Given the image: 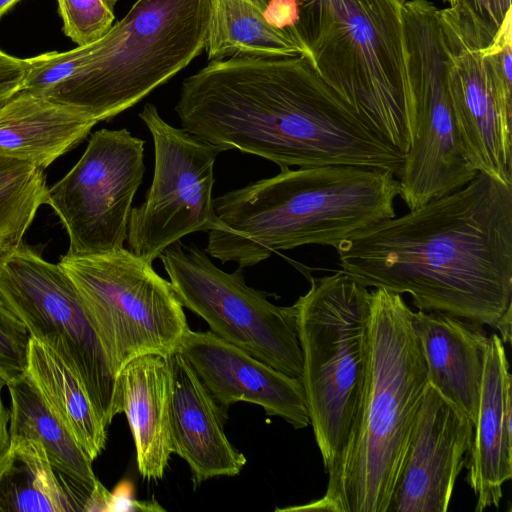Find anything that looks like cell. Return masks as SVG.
Segmentation results:
<instances>
[{
	"mask_svg": "<svg viewBox=\"0 0 512 512\" xmlns=\"http://www.w3.org/2000/svg\"><path fill=\"white\" fill-rule=\"evenodd\" d=\"M335 249L338 265L364 286L408 293L418 310L489 326L510 343L511 185L478 172L460 189Z\"/></svg>",
	"mask_w": 512,
	"mask_h": 512,
	"instance_id": "1",
	"label": "cell"
},
{
	"mask_svg": "<svg viewBox=\"0 0 512 512\" xmlns=\"http://www.w3.org/2000/svg\"><path fill=\"white\" fill-rule=\"evenodd\" d=\"M175 111L182 128L201 140L280 169L369 166L398 179L404 164L405 156L324 82L306 53L209 61L183 81Z\"/></svg>",
	"mask_w": 512,
	"mask_h": 512,
	"instance_id": "2",
	"label": "cell"
},
{
	"mask_svg": "<svg viewBox=\"0 0 512 512\" xmlns=\"http://www.w3.org/2000/svg\"><path fill=\"white\" fill-rule=\"evenodd\" d=\"M400 188L387 169L329 165L284 168L213 198L216 226L204 251L245 268L304 245L336 247L396 216Z\"/></svg>",
	"mask_w": 512,
	"mask_h": 512,
	"instance_id": "3",
	"label": "cell"
},
{
	"mask_svg": "<svg viewBox=\"0 0 512 512\" xmlns=\"http://www.w3.org/2000/svg\"><path fill=\"white\" fill-rule=\"evenodd\" d=\"M412 315L401 294L371 290L368 369L354 427L326 472L324 495L276 511H388L428 386Z\"/></svg>",
	"mask_w": 512,
	"mask_h": 512,
	"instance_id": "4",
	"label": "cell"
},
{
	"mask_svg": "<svg viewBox=\"0 0 512 512\" xmlns=\"http://www.w3.org/2000/svg\"><path fill=\"white\" fill-rule=\"evenodd\" d=\"M295 38L319 76L404 156L415 135L398 0H297Z\"/></svg>",
	"mask_w": 512,
	"mask_h": 512,
	"instance_id": "5",
	"label": "cell"
},
{
	"mask_svg": "<svg viewBox=\"0 0 512 512\" xmlns=\"http://www.w3.org/2000/svg\"><path fill=\"white\" fill-rule=\"evenodd\" d=\"M209 20L210 0H137L86 62L42 95L97 122L110 120L205 49Z\"/></svg>",
	"mask_w": 512,
	"mask_h": 512,
	"instance_id": "6",
	"label": "cell"
},
{
	"mask_svg": "<svg viewBox=\"0 0 512 512\" xmlns=\"http://www.w3.org/2000/svg\"><path fill=\"white\" fill-rule=\"evenodd\" d=\"M307 278L309 290L293 305L310 425L327 472L346 445L362 403L371 290L343 270Z\"/></svg>",
	"mask_w": 512,
	"mask_h": 512,
	"instance_id": "7",
	"label": "cell"
},
{
	"mask_svg": "<svg viewBox=\"0 0 512 512\" xmlns=\"http://www.w3.org/2000/svg\"><path fill=\"white\" fill-rule=\"evenodd\" d=\"M95 326L115 376L135 357L173 354L189 329L170 281L122 248L61 257Z\"/></svg>",
	"mask_w": 512,
	"mask_h": 512,
	"instance_id": "8",
	"label": "cell"
},
{
	"mask_svg": "<svg viewBox=\"0 0 512 512\" xmlns=\"http://www.w3.org/2000/svg\"><path fill=\"white\" fill-rule=\"evenodd\" d=\"M438 10L429 0L402 5L416 116L414 139L398 178L399 196L409 210L460 189L478 173L464 155L453 117Z\"/></svg>",
	"mask_w": 512,
	"mask_h": 512,
	"instance_id": "9",
	"label": "cell"
},
{
	"mask_svg": "<svg viewBox=\"0 0 512 512\" xmlns=\"http://www.w3.org/2000/svg\"><path fill=\"white\" fill-rule=\"evenodd\" d=\"M159 258L182 306L200 316L211 332L276 370L301 378L294 305L271 303L266 293L246 284L243 268L227 273L193 243L177 241Z\"/></svg>",
	"mask_w": 512,
	"mask_h": 512,
	"instance_id": "10",
	"label": "cell"
},
{
	"mask_svg": "<svg viewBox=\"0 0 512 512\" xmlns=\"http://www.w3.org/2000/svg\"><path fill=\"white\" fill-rule=\"evenodd\" d=\"M0 294L30 337L80 379L104 426L112 420L116 376L95 326L64 268L24 243L0 262Z\"/></svg>",
	"mask_w": 512,
	"mask_h": 512,
	"instance_id": "11",
	"label": "cell"
},
{
	"mask_svg": "<svg viewBox=\"0 0 512 512\" xmlns=\"http://www.w3.org/2000/svg\"><path fill=\"white\" fill-rule=\"evenodd\" d=\"M447 87L462 150L477 171L512 186V79L462 0L438 10Z\"/></svg>",
	"mask_w": 512,
	"mask_h": 512,
	"instance_id": "12",
	"label": "cell"
},
{
	"mask_svg": "<svg viewBox=\"0 0 512 512\" xmlns=\"http://www.w3.org/2000/svg\"><path fill=\"white\" fill-rule=\"evenodd\" d=\"M154 143V174L145 201L132 208L127 242L133 254L153 262L184 236L216 226L214 163L224 150L168 124L147 103L139 113Z\"/></svg>",
	"mask_w": 512,
	"mask_h": 512,
	"instance_id": "13",
	"label": "cell"
},
{
	"mask_svg": "<svg viewBox=\"0 0 512 512\" xmlns=\"http://www.w3.org/2000/svg\"><path fill=\"white\" fill-rule=\"evenodd\" d=\"M144 145L126 128L100 129L72 169L48 188L46 204L66 228L68 254L124 248L132 202L145 172Z\"/></svg>",
	"mask_w": 512,
	"mask_h": 512,
	"instance_id": "14",
	"label": "cell"
},
{
	"mask_svg": "<svg viewBox=\"0 0 512 512\" xmlns=\"http://www.w3.org/2000/svg\"><path fill=\"white\" fill-rule=\"evenodd\" d=\"M473 432L472 421L428 383L387 512H446Z\"/></svg>",
	"mask_w": 512,
	"mask_h": 512,
	"instance_id": "15",
	"label": "cell"
},
{
	"mask_svg": "<svg viewBox=\"0 0 512 512\" xmlns=\"http://www.w3.org/2000/svg\"><path fill=\"white\" fill-rule=\"evenodd\" d=\"M177 351L226 417L232 404L248 402L262 407L268 416L282 418L294 429L310 425L301 378L276 370L210 330L189 328Z\"/></svg>",
	"mask_w": 512,
	"mask_h": 512,
	"instance_id": "16",
	"label": "cell"
},
{
	"mask_svg": "<svg viewBox=\"0 0 512 512\" xmlns=\"http://www.w3.org/2000/svg\"><path fill=\"white\" fill-rule=\"evenodd\" d=\"M168 361L172 452L188 464L194 488L210 478L238 475L247 461L225 435L227 417L177 350Z\"/></svg>",
	"mask_w": 512,
	"mask_h": 512,
	"instance_id": "17",
	"label": "cell"
},
{
	"mask_svg": "<svg viewBox=\"0 0 512 512\" xmlns=\"http://www.w3.org/2000/svg\"><path fill=\"white\" fill-rule=\"evenodd\" d=\"M504 342L489 336L477 419L467 455V476L475 511L498 507L503 485L512 478V381Z\"/></svg>",
	"mask_w": 512,
	"mask_h": 512,
	"instance_id": "18",
	"label": "cell"
},
{
	"mask_svg": "<svg viewBox=\"0 0 512 512\" xmlns=\"http://www.w3.org/2000/svg\"><path fill=\"white\" fill-rule=\"evenodd\" d=\"M428 383L475 424L489 336L483 325L449 314L413 312Z\"/></svg>",
	"mask_w": 512,
	"mask_h": 512,
	"instance_id": "19",
	"label": "cell"
},
{
	"mask_svg": "<svg viewBox=\"0 0 512 512\" xmlns=\"http://www.w3.org/2000/svg\"><path fill=\"white\" fill-rule=\"evenodd\" d=\"M168 357L144 354L127 362L116 375L112 415L124 413L133 435L137 465L147 480H160L172 452Z\"/></svg>",
	"mask_w": 512,
	"mask_h": 512,
	"instance_id": "20",
	"label": "cell"
},
{
	"mask_svg": "<svg viewBox=\"0 0 512 512\" xmlns=\"http://www.w3.org/2000/svg\"><path fill=\"white\" fill-rule=\"evenodd\" d=\"M97 123L75 107L21 90L0 105V155L44 170L82 142Z\"/></svg>",
	"mask_w": 512,
	"mask_h": 512,
	"instance_id": "21",
	"label": "cell"
},
{
	"mask_svg": "<svg viewBox=\"0 0 512 512\" xmlns=\"http://www.w3.org/2000/svg\"><path fill=\"white\" fill-rule=\"evenodd\" d=\"M92 489L54 468L33 439L11 437L0 460V512H83Z\"/></svg>",
	"mask_w": 512,
	"mask_h": 512,
	"instance_id": "22",
	"label": "cell"
},
{
	"mask_svg": "<svg viewBox=\"0 0 512 512\" xmlns=\"http://www.w3.org/2000/svg\"><path fill=\"white\" fill-rule=\"evenodd\" d=\"M26 374L68 432L94 461L105 449L107 427L80 379L46 345L30 337Z\"/></svg>",
	"mask_w": 512,
	"mask_h": 512,
	"instance_id": "23",
	"label": "cell"
},
{
	"mask_svg": "<svg viewBox=\"0 0 512 512\" xmlns=\"http://www.w3.org/2000/svg\"><path fill=\"white\" fill-rule=\"evenodd\" d=\"M7 387L11 400V437L40 442L54 468L93 488L96 482L93 461L54 415L26 372Z\"/></svg>",
	"mask_w": 512,
	"mask_h": 512,
	"instance_id": "24",
	"label": "cell"
},
{
	"mask_svg": "<svg viewBox=\"0 0 512 512\" xmlns=\"http://www.w3.org/2000/svg\"><path fill=\"white\" fill-rule=\"evenodd\" d=\"M205 50L209 61L238 55L291 56L305 53L288 34L266 21L256 0H210Z\"/></svg>",
	"mask_w": 512,
	"mask_h": 512,
	"instance_id": "25",
	"label": "cell"
},
{
	"mask_svg": "<svg viewBox=\"0 0 512 512\" xmlns=\"http://www.w3.org/2000/svg\"><path fill=\"white\" fill-rule=\"evenodd\" d=\"M47 190L43 169L0 155V262L23 244Z\"/></svg>",
	"mask_w": 512,
	"mask_h": 512,
	"instance_id": "26",
	"label": "cell"
},
{
	"mask_svg": "<svg viewBox=\"0 0 512 512\" xmlns=\"http://www.w3.org/2000/svg\"><path fill=\"white\" fill-rule=\"evenodd\" d=\"M118 0H57L66 36L78 46L98 41L112 27Z\"/></svg>",
	"mask_w": 512,
	"mask_h": 512,
	"instance_id": "27",
	"label": "cell"
},
{
	"mask_svg": "<svg viewBox=\"0 0 512 512\" xmlns=\"http://www.w3.org/2000/svg\"><path fill=\"white\" fill-rule=\"evenodd\" d=\"M98 41L65 52H47L28 58L29 69L21 90L45 94L70 78L91 56Z\"/></svg>",
	"mask_w": 512,
	"mask_h": 512,
	"instance_id": "28",
	"label": "cell"
},
{
	"mask_svg": "<svg viewBox=\"0 0 512 512\" xmlns=\"http://www.w3.org/2000/svg\"><path fill=\"white\" fill-rule=\"evenodd\" d=\"M28 331L0 294V376L7 384L26 370Z\"/></svg>",
	"mask_w": 512,
	"mask_h": 512,
	"instance_id": "29",
	"label": "cell"
},
{
	"mask_svg": "<svg viewBox=\"0 0 512 512\" xmlns=\"http://www.w3.org/2000/svg\"><path fill=\"white\" fill-rule=\"evenodd\" d=\"M28 69L27 59L0 50V105L21 91Z\"/></svg>",
	"mask_w": 512,
	"mask_h": 512,
	"instance_id": "30",
	"label": "cell"
},
{
	"mask_svg": "<svg viewBox=\"0 0 512 512\" xmlns=\"http://www.w3.org/2000/svg\"><path fill=\"white\" fill-rule=\"evenodd\" d=\"M127 511H165L155 500L137 501L133 494V485L129 481H121L111 492L108 512Z\"/></svg>",
	"mask_w": 512,
	"mask_h": 512,
	"instance_id": "31",
	"label": "cell"
},
{
	"mask_svg": "<svg viewBox=\"0 0 512 512\" xmlns=\"http://www.w3.org/2000/svg\"><path fill=\"white\" fill-rule=\"evenodd\" d=\"M470 8L485 31L494 38L500 28L495 17L491 0H462Z\"/></svg>",
	"mask_w": 512,
	"mask_h": 512,
	"instance_id": "32",
	"label": "cell"
},
{
	"mask_svg": "<svg viewBox=\"0 0 512 512\" xmlns=\"http://www.w3.org/2000/svg\"><path fill=\"white\" fill-rule=\"evenodd\" d=\"M7 382L0 376V460L7 453L11 444V435L8 428L10 421V409L3 402V389Z\"/></svg>",
	"mask_w": 512,
	"mask_h": 512,
	"instance_id": "33",
	"label": "cell"
},
{
	"mask_svg": "<svg viewBox=\"0 0 512 512\" xmlns=\"http://www.w3.org/2000/svg\"><path fill=\"white\" fill-rule=\"evenodd\" d=\"M111 492L96 479L94 487L86 501L83 512H108Z\"/></svg>",
	"mask_w": 512,
	"mask_h": 512,
	"instance_id": "34",
	"label": "cell"
},
{
	"mask_svg": "<svg viewBox=\"0 0 512 512\" xmlns=\"http://www.w3.org/2000/svg\"><path fill=\"white\" fill-rule=\"evenodd\" d=\"M495 17L501 26L508 11L512 10L511 0H491Z\"/></svg>",
	"mask_w": 512,
	"mask_h": 512,
	"instance_id": "35",
	"label": "cell"
},
{
	"mask_svg": "<svg viewBox=\"0 0 512 512\" xmlns=\"http://www.w3.org/2000/svg\"><path fill=\"white\" fill-rule=\"evenodd\" d=\"M20 0H0V17Z\"/></svg>",
	"mask_w": 512,
	"mask_h": 512,
	"instance_id": "36",
	"label": "cell"
},
{
	"mask_svg": "<svg viewBox=\"0 0 512 512\" xmlns=\"http://www.w3.org/2000/svg\"><path fill=\"white\" fill-rule=\"evenodd\" d=\"M441 1H443L444 3H449L450 6H452L456 2V0H441Z\"/></svg>",
	"mask_w": 512,
	"mask_h": 512,
	"instance_id": "37",
	"label": "cell"
},
{
	"mask_svg": "<svg viewBox=\"0 0 512 512\" xmlns=\"http://www.w3.org/2000/svg\"><path fill=\"white\" fill-rule=\"evenodd\" d=\"M401 4H404L405 2H407L408 0H398Z\"/></svg>",
	"mask_w": 512,
	"mask_h": 512,
	"instance_id": "38",
	"label": "cell"
}]
</instances>
